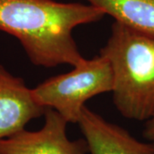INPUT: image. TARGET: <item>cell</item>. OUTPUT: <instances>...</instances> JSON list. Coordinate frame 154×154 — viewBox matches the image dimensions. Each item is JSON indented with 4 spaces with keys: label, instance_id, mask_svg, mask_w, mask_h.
Here are the masks:
<instances>
[{
    "label": "cell",
    "instance_id": "cell-3",
    "mask_svg": "<svg viewBox=\"0 0 154 154\" xmlns=\"http://www.w3.org/2000/svg\"><path fill=\"white\" fill-rule=\"evenodd\" d=\"M113 85L110 63L99 55L86 58L71 71L45 80L33 88L32 93L41 106L56 110L69 123H78L86 102L112 92Z\"/></svg>",
    "mask_w": 154,
    "mask_h": 154
},
{
    "label": "cell",
    "instance_id": "cell-8",
    "mask_svg": "<svg viewBox=\"0 0 154 154\" xmlns=\"http://www.w3.org/2000/svg\"><path fill=\"white\" fill-rule=\"evenodd\" d=\"M143 134L146 140L154 147V117L146 122Z\"/></svg>",
    "mask_w": 154,
    "mask_h": 154
},
{
    "label": "cell",
    "instance_id": "cell-2",
    "mask_svg": "<svg viewBox=\"0 0 154 154\" xmlns=\"http://www.w3.org/2000/svg\"><path fill=\"white\" fill-rule=\"evenodd\" d=\"M99 55L109 61L116 109L130 120L154 117V38L115 22Z\"/></svg>",
    "mask_w": 154,
    "mask_h": 154
},
{
    "label": "cell",
    "instance_id": "cell-5",
    "mask_svg": "<svg viewBox=\"0 0 154 154\" xmlns=\"http://www.w3.org/2000/svg\"><path fill=\"white\" fill-rule=\"evenodd\" d=\"M45 110L22 78L0 64V140L25 129L29 122L44 116Z\"/></svg>",
    "mask_w": 154,
    "mask_h": 154
},
{
    "label": "cell",
    "instance_id": "cell-7",
    "mask_svg": "<svg viewBox=\"0 0 154 154\" xmlns=\"http://www.w3.org/2000/svg\"><path fill=\"white\" fill-rule=\"evenodd\" d=\"M115 22L154 38V0H84Z\"/></svg>",
    "mask_w": 154,
    "mask_h": 154
},
{
    "label": "cell",
    "instance_id": "cell-4",
    "mask_svg": "<svg viewBox=\"0 0 154 154\" xmlns=\"http://www.w3.org/2000/svg\"><path fill=\"white\" fill-rule=\"evenodd\" d=\"M43 127L37 131L23 129L0 140V154H88L85 139L71 140L67 136L68 122L47 108Z\"/></svg>",
    "mask_w": 154,
    "mask_h": 154
},
{
    "label": "cell",
    "instance_id": "cell-1",
    "mask_svg": "<svg viewBox=\"0 0 154 154\" xmlns=\"http://www.w3.org/2000/svg\"><path fill=\"white\" fill-rule=\"evenodd\" d=\"M89 4L55 0H0V31L17 38L35 66L75 67L82 55L73 31L105 17Z\"/></svg>",
    "mask_w": 154,
    "mask_h": 154
},
{
    "label": "cell",
    "instance_id": "cell-6",
    "mask_svg": "<svg viewBox=\"0 0 154 154\" xmlns=\"http://www.w3.org/2000/svg\"><path fill=\"white\" fill-rule=\"evenodd\" d=\"M89 154H154L151 143L140 141L119 125L105 120L87 106L78 122Z\"/></svg>",
    "mask_w": 154,
    "mask_h": 154
}]
</instances>
